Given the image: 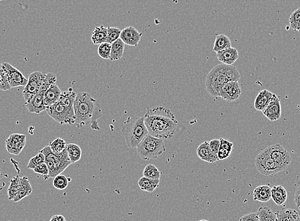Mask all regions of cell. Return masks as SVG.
Instances as JSON below:
<instances>
[{
    "mask_svg": "<svg viewBox=\"0 0 300 221\" xmlns=\"http://www.w3.org/2000/svg\"><path fill=\"white\" fill-rule=\"evenodd\" d=\"M144 120L149 134L162 140L172 139L178 124L174 114L164 106L147 109Z\"/></svg>",
    "mask_w": 300,
    "mask_h": 221,
    "instance_id": "1",
    "label": "cell"
},
{
    "mask_svg": "<svg viewBox=\"0 0 300 221\" xmlns=\"http://www.w3.org/2000/svg\"><path fill=\"white\" fill-rule=\"evenodd\" d=\"M75 125L78 128L89 126L93 130L99 131L98 120L103 115L101 105L88 93H78L74 102Z\"/></svg>",
    "mask_w": 300,
    "mask_h": 221,
    "instance_id": "2",
    "label": "cell"
},
{
    "mask_svg": "<svg viewBox=\"0 0 300 221\" xmlns=\"http://www.w3.org/2000/svg\"><path fill=\"white\" fill-rule=\"evenodd\" d=\"M240 79L239 71L235 66L222 63L210 71L205 82V87L210 96L218 98L219 93L226 84L239 82Z\"/></svg>",
    "mask_w": 300,
    "mask_h": 221,
    "instance_id": "3",
    "label": "cell"
},
{
    "mask_svg": "<svg viewBox=\"0 0 300 221\" xmlns=\"http://www.w3.org/2000/svg\"><path fill=\"white\" fill-rule=\"evenodd\" d=\"M77 93L69 88L68 91L62 93L58 101L54 104L46 107V111L54 121L63 125L64 124H74L75 114L74 102Z\"/></svg>",
    "mask_w": 300,
    "mask_h": 221,
    "instance_id": "4",
    "label": "cell"
},
{
    "mask_svg": "<svg viewBox=\"0 0 300 221\" xmlns=\"http://www.w3.org/2000/svg\"><path fill=\"white\" fill-rule=\"evenodd\" d=\"M126 146L135 148L148 135L144 117H128L122 130Z\"/></svg>",
    "mask_w": 300,
    "mask_h": 221,
    "instance_id": "5",
    "label": "cell"
},
{
    "mask_svg": "<svg viewBox=\"0 0 300 221\" xmlns=\"http://www.w3.org/2000/svg\"><path fill=\"white\" fill-rule=\"evenodd\" d=\"M44 154L45 163L49 169L50 178H54L70 166L72 163L68 155V149H66L62 153L55 154L50 149V146L44 147L40 151Z\"/></svg>",
    "mask_w": 300,
    "mask_h": 221,
    "instance_id": "6",
    "label": "cell"
},
{
    "mask_svg": "<svg viewBox=\"0 0 300 221\" xmlns=\"http://www.w3.org/2000/svg\"><path fill=\"white\" fill-rule=\"evenodd\" d=\"M136 149L140 158L149 161L158 158L164 153L166 147L164 140L148 134L138 145Z\"/></svg>",
    "mask_w": 300,
    "mask_h": 221,
    "instance_id": "7",
    "label": "cell"
},
{
    "mask_svg": "<svg viewBox=\"0 0 300 221\" xmlns=\"http://www.w3.org/2000/svg\"><path fill=\"white\" fill-rule=\"evenodd\" d=\"M254 162L256 169L263 176H273L278 172L284 171L282 167L270 157L266 148L258 154Z\"/></svg>",
    "mask_w": 300,
    "mask_h": 221,
    "instance_id": "8",
    "label": "cell"
},
{
    "mask_svg": "<svg viewBox=\"0 0 300 221\" xmlns=\"http://www.w3.org/2000/svg\"><path fill=\"white\" fill-rule=\"evenodd\" d=\"M46 74H47L46 73L36 71L29 75L28 79V81L24 86L22 93L25 101L30 100L34 94L38 93L39 89L45 81Z\"/></svg>",
    "mask_w": 300,
    "mask_h": 221,
    "instance_id": "9",
    "label": "cell"
},
{
    "mask_svg": "<svg viewBox=\"0 0 300 221\" xmlns=\"http://www.w3.org/2000/svg\"><path fill=\"white\" fill-rule=\"evenodd\" d=\"M266 149L270 157L276 161L284 170L288 169L292 159L290 154L284 147L280 144H274L268 147Z\"/></svg>",
    "mask_w": 300,
    "mask_h": 221,
    "instance_id": "10",
    "label": "cell"
},
{
    "mask_svg": "<svg viewBox=\"0 0 300 221\" xmlns=\"http://www.w3.org/2000/svg\"><path fill=\"white\" fill-rule=\"evenodd\" d=\"M45 91L39 89L38 93L28 101H25V107L32 114H38L46 111V107L44 104Z\"/></svg>",
    "mask_w": 300,
    "mask_h": 221,
    "instance_id": "11",
    "label": "cell"
},
{
    "mask_svg": "<svg viewBox=\"0 0 300 221\" xmlns=\"http://www.w3.org/2000/svg\"><path fill=\"white\" fill-rule=\"evenodd\" d=\"M242 94L238 82H230L226 84L219 93V97L228 102L238 100Z\"/></svg>",
    "mask_w": 300,
    "mask_h": 221,
    "instance_id": "12",
    "label": "cell"
},
{
    "mask_svg": "<svg viewBox=\"0 0 300 221\" xmlns=\"http://www.w3.org/2000/svg\"><path fill=\"white\" fill-rule=\"evenodd\" d=\"M3 64L8 71L9 82H10L12 88L26 86L28 79H26L19 70L14 67L8 63H4Z\"/></svg>",
    "mask_w": 300,
    "mask_h": 221,
    "instance_id": "13",
    "label": "cell"
},
{
    "mask_svg": "<svg viewBox=\"0 0 300 221\" xmlns=\"http://www.w3.org/2000/svg\"><path fill=\"white\" fill-rule=\"evenodd\" d=\"M142 33H140L134 27L129 26L122 30L120 38L124 44L137 47L142 40Z\"/></svg>",
    "mask_w": 300,
    "mask_h": 221,
    "instance_id": "14",
    "label": "cell"
},
{
    "mask_svg": "<svg viewBox=\"0 0 300 221\" xmlns=\"http://www.w3.org/2000/svg\"><path fill=\"white\" fill-rule=\"evenodd\" d=\"M262 114L270 121H276L280 118L282 109L280 98L274 94V97L268 105Z\"/></svg>",
    "mask_w": 300,
    "mask_h": 221,
    "instance_id": "15",
    "label": "cell"
},
{
    "mask_svg": "<svg viewBox=\"0 0 300 221\" xmlns=\"http://www.w3.org/2000/svg\"><path fill=\"white\" fill-rule=\"evenodd\" d=\"M216 58L222 64L232 65L239 58L238 51L234 47H229L216 52Z\"/></svg>",
    "mask_w": 300,
    "mask_h": 221,
    "instance_id": "16",
    "label": "cell"
},
{
    "mask_svg": "<svg viewBox=\"0 0 300 221\" xmlns=\"http://www.w3.org/2000/svg\"><path fill=\"white\" fill-rule=\"evenodd\" d=\"M274 94L264 89L258 94L254 101L255 109L258 111H263L274 97Z\"/></svg>",
    "mask_w": 300,
    "mask_h": 221,
    "instance_id": "17",
    "label": "cell"
},
{
    "mask_svg": "<svg viewBox=\"0 0 300 221\" xmlns=\"http://www.w3.org/2000/svg\"><path fill=\"white\" fill-rule=\"evenodd\" d=\"M62 93L61 89L56 84L50 86L44 94V104L46 107L54 104L58 101Z\"/></svg>",
    "mask_w": 300,
    "mask_h": 221,
    "instance_id": "18",
    "label": "cell"
},
{
    "mask_svg": "<svg viewBox=\"0 0 300 221\" xmlns=\"http://www.w3.org/2000/svg\"><path fill=\"white\" fill-rule=\"evenodd\" d=\"M32 187L30 183L28 178L24 176L20 179V188L18 191V195L16 196L13 201L18 202L24 199V198L28 197L32 193Z\"/></svg>",
    "mask_w": 300,
    "mask_h": 221,
    "instance_id": "19",
    "label": "cell"
},
{
    "mask_svg": "<svg viewBox=\"0 0 300 221\" xmlns=\"http://www.w3.org/2000/svg\"><path fill=\"white\" fill-rule=\"evenodd\" d=\"M253 199L255 201L266 203L272 199V188L268 185L258 186L254 190Z\"/></svg>",
    "mask_w": 300,
    "mask_h": 221,
    "instance_id": "20",
    "label": "cell"
},
{
    "mask_svg": "<svg viewBox=\"0 0 300 221\" xmlns=\"http://www.w3.org/2000/svg\"><path fill=\"white\" fill-rule=\"evenodd\" d=\"M287 199V191L282 186H274L272 188V199L278 206L285 204Z\"/></svg>",
    "mask_w": 300,
    "mask_h": 221,
    "instance_id": "21",
    "label": "cell"
},
{
    "mask_svg": "<svg viewBox=\"0 0 300 221\" xmlns=\"http://www.w3.org/2000/svg\"><path fill=\"white\" fill-rule=\"evenodd\" d=\"M124 43L121 39L118 38L112 43L110 60L112 61L120 60L124 56Z\"/></svg>",
    "mask_w": 300,
    "mask_h": 221,
    "instance_id": "22",
    "label": "cell"
},
{
    "mask_svg": "<svg viewBox=\"0 0 300 221\" xmlns=\"http://www.w3.org/2000/svg\"><path fill=\"white\" fill-rule=\"evenodd\" d=\"M278 221H300V216L298 211L292 209H282L278 212Z\"/></svg>",
    "mask_w": 300,
    "mask_h": 221,
    "instance_id": "23",
    "label": "cell"
},
{
    "mask_svg": "<svg viewBox=\"0 0 300 221\" xmlns=\"http://www.w3.org/2000/svg\"><path fill=\"white\" fill-rule=\"evenodd\" d=\"M108 27L101 25L96 27L92 33L91 40L94 45H100L101 43L106 42L107 38Z\"/></svg>",
    "mask_w": 300,
    "mask_h": 221,
    "instance_id": "24",
    "label": "cell"
},
{
    "mask_svg": "<svg viewBox=\"0 0 300 221\" xmlns=\"http://www.w3.org/2000/svg\"><path fill=\"white\" fill-rule=\"evenodd\" d=\"M160 180H154L143 176L138 181V186L140 190L146 191V192H154L158 187Z\"/></svg>",
    "mask_w": 300,
    "mask_h": 221,
    "instance_id": "25",
    "label": "cell"
},
{
    "mask_svg": "<svg viewBox=\"0 0 300 221\" xmlns=\"http://www.w3.org/2000/svg\"><path fill=\"white\" fill-rule=\"evenodd\" d=\"M232 47V41L228 36L224 34H218L214 40L213 51L218 52Z\"/></svg>",
    "mask_w": 300,
    "mask_h": 221,
    "instance_id": "26",
    "label": "cell"
},
{
    "mask_svg": "<svg viewBox=\"0 0 300 221\" xmlns=\"http://www.w3.org/2000/svg\"><path fill=\"white\" fill-rule=\"evenodd\" d=\"M260 221H278V213L268 207H260L257 212Z\"/></svg>",
    "mask_w": 300,
    "mask_h": 221,
    "instance_id": "27",
    "label": "cell"
},
{
    "mask_svg": "<svg viewBox=\"0 0 300 221\" xmlns=\"http://www.w3.org/2000/svg\"><path fill=\"white\" fill-rule=\"evenodd\" d=\"M69 159L72 163H75L80 160L82 156V150L80 147L74 144H70L66 147Z\"/></svg>",
    "mask_w": 300,
    "mask_h": 221,
    "instance_id": "28",
    "label": "cell"
},
{
    "mask_svg": "<svg viewBox=\"0 0 300 221\" xmlns=\"http://www.w3.org/2000/svg\"><path fill=\"white\" fill-rule=\"evenodd\" d=\"M12 89L9 82L8 71L3 63H0V89L3 91H8Z\"/></svg>",
    "mask_w": 300,
    "mask_h": 221,
    "instance_id": "29",
    "label": "cell"
},
{
    "mask_svg": "<svg viewBox=\"0 0 300 221\" xmlns=\"http://www.w3.org/2000/svg\"><path fill=\"white\" fill-rule=\"evenodd\" d=\"M220 145L219 139H214L209 142L210 163H214L218 161V154Z\"/></svg>",
    "mask_w": 300,
    "mask_h": 221,
    "instance_id": "30",
    "label": "cell"
},
{
    "mask_svg": "<svg viewBox=\"0 0 300 221\" xmlns=\"http://www.w3.org/2000/svg\"><path fill=\"white\" fill-rule=\"evenodd\" d=\"M20 179L19 176H16L10 180V186L8 190V199L10 200H14L18 195L20 188Z\"/></svg>",
    "mask_w": 300,
    "mask_h": 221,
    "instance_id": "31",
    "label": "cell"
},
{
    "mask_svg": "<svg viewBox=\"0 0 300 221\" xmlns=\"http://www.w3.org/2000/svg\"><path fill=\"white\" fill-rule=\"evenodd\" d=\"M143 176L154 180H160L161 173L153 164H149L144 168L143 171Z\"/></svg>",
    "mask_w": 300,
    "mask_h": 221,
    "instance_id": "32",
    "label": "cell"
},
{
    "mask_svg": "<svg viewBox=\"0 0 300 221\" xmlns=\"http://www.w3.org/2000/svg\"><path fill=\"white\" fill-rule=\"evenodd\" d=\"M197 155L200 160L210 162L209 142L206 141L200 145L197 149Z\"/></svg>",
    "mask_w": 300,
    "mask_h": 221,
    "instance_id": "33",
    "label": "cell"
},
{
    "mask_svg": "<svg viewBox=\"0 0 300 221\" xmlns=\"http://www.w3.org/2000/svg\"><path fill=\"white\" fill-rule=\"evenodd\" d=\"M49 146L52 151L55 154L62 153L68 147L66 142L61 138L55 139L54 141L50 143Z\"/></svg>",
    "mask_w": 300,
    "mask_h": 221,
    "instance_id": "34",
    "label": "cell"
},
{
    "mask_svg": "<svg viewBox=\"0 0 300 221\" xmlns=\"http://www.w3.org/2000/svg\"><path fill=\"white\" fill-rule=\"evenodd\" d=\"M26 141L17 143V144H10V143L6 142V150L8 153L14 155H19L25 146H26Z\"/></svg>",
    "mask_w": 300,
    "mask_h": 221,
    "instance_id": "35",
    "label": "cell"
},
{
    "mask_svg": "<svg viewBox=\"0 0 300 221\" xmlns=\"http://www.w3.org/2000/svg\"><path fill=\"white\" fill-rule=\"evenodd\" d=\"M68 179L66 176L60 174L54 177L53 186L57 190H64V189L68 187Z\"/></svg>",
    "mask_w": 300,
    "mask_h": 221,
    "instance_id": "36",
    "label": "cell"
},
{
    "mask_svg": "<svg viewBox=\"0 0 300 221\" xmlns=\"http://www.w3.org/2000/svg\"><path fill=\"white\" fill-rule=\"evenodd\" d=\"M110 50H112V43L104 42L98 46V54L104 59H110Z\"/></svg>",
    "mask_w": 300,
    "mask_h": 221,
    "instance_id": "37",
    "label": "cell"
},
{
    "mask_svg": "<svg viewBox=\"0 0 300 221\" xmlns=\"http://www.w3.org/2000/svg\"><path fill=\"white\" fill-rule=\"evenodd\" d=\"M121 29L115 27H108L107 38L106 42L112 43L120 38Z\"/></svg>",
    "mask_w": 300,
    "mask_h": 221,
    "instance_id": "38",
    "label": "cell"
},
{
    "mask_svg": "<svg viewBox=\"0 0 300 221\" xmlns=\"http://www.w3.org/2000/svg\"><path fill=\"white\" fill-rule=\"evenodd\" d=\"M45 156L42 153L39 151V153L34 156V157L30 159L27 168L28 169L34 170V168L40 163H45Z\"/></svg>",
    "mask_w": 300,
    "mask_h": 221,
    "instance_id": "39",
    "label": "cell"
},
{
    "mask_svg": "<svg viewBox=\"0 0 300 221\" xmlns=\"http://www.w3.org/2000/svg\"><path fill=\"white\" fill-rule=\"evenodd\" d=\"M290 27L294 31H298L299 23L300 22V8L296 9L290 15Z\"/></svg>",
    "mask_w": 300,
    "mask_h": 221,
    "instance_id": "40",
    "label": "cell"
},
{
    "mask_svg": "<svg viewBox=\"0 0 300 221\" xmlns=\"http://www.w3.org/2000/svg\"><path fill=\"white\" fill-rule=\"evenodd\" d=\"M56 81L57 79L56 75L52 73H48L47 74H46L45 81L44 82L42 86L40 87V89L46 91L52 85L56 84Z\"/></svg>",
    "mask_w": 300,
    "mask_h": 221,
    "instance_id": "41",
    "label": "cell"
},
{
    "mask_svg": "<svg viewBox=\"0 0 300 221\" xmlns=\"http://www.w3.org/2000/svg\"><path fill=\"white\" fill-rule=\"evenodd\" d=\"M34 173L36 174H40L45 177V179H48L50 178L49 177V169L46 163H40V164L36 166L33 170Z\"/></svg>",
    "mask_w": 300,
    "mask_h": 221,
    "instance_id": "42",
    "label": "cell"
},
{
    "mask_svg": "<svg viewBox=\"0 0 300 221\" xmlns=\"http://www.w3.org/2000/svg\"><path fill=\"white\" fill-rule=\"evenodd\" d=\"M26 135L14 133V134L11 135L10 137L6 140V142L10 143V144H17V143L26 141Z\"/></svg>",
    "mask_w": 300,
    "mask_h": 221,
    "instance_id": "43",
    "label": "cell"
},
{
    "mask_svg": "<svg viewBox=\"0 0 300 221\" xmlns=\"http://www.w3.org/2000/svg\"><path fill=\"white\" fill-rule=\"evenodd\" d=\"M240 221H260L257 213L246 214L240 219Z\"/></svg>",
    "mask_w": 300,
    "mask_h": 221,
    "instance_id": "44",
    "label": "cell"
},
{
    "mask_svg": "<svg viewBox=\"0 0 300 221\" xmlns=\"http://www.w3.org/2000/svg\"><path fill=\"white\" fill-rule=\"evenodd\" d=\"M219 140H220V148H222L224 149H226V150L232 152L233 146H234L232 142L228 141L227 140L224 139H222V138H220V139Z\"/></svg>",
    "mask_w": 300,
    "mask_h": 221,
    "instance_id": "45",
    "label": "cell"
},
{
    "mask_svg": "<svg viewBox=\"0 0 300 221\" xmlns=\"http://www.w3.org/2000/svg\"><path fill=\"white\" fill-rule=\"evenodd\" d=\"M232 152L226 150V149H224L222 148H219V150L218 152V160H225L226 159H228L230 157V154H232Z\"/></svg>",
    "mask_w": 300,
    "mask_h": 221,
    "instance_id": "46",
    "label": "cell"
},
{
    "mask_svg": "<svg viewBox=\"0 0 300 221\" xmlns=\"http://www.w3.org/2000/svg\"><path fill=\"white\" fill-rule=\"evenodd\" d=\"M294 201L295 205H296V206L298 208L300 206V186H299L298 187L296 188V191H295Z\"/></svg>",
    "mask_w": 300,
    "mask_h": 221,
    "instance_id": "47",
    "label": "cell"
},
{
    "mask_svg": "<svg viewBox=\"0 0 300 221\" xmlns=\"http://www.w3.org/2000/svg\"><path fill=\"white\" fill-rule=\"evenodd\" d=\"M50 221H66V218L62 215H55L52 216L50 220Z\"/></svg>",
    "mask_w": 300,
    "mask_h": 221,
    "instance_id": "48",
    "label": "cell"
},
{
    "mask_svg": "<svg viewBox=\"0 0 300 221\" xmlns=\"http://www.w3.org/2000/svg\"><path fill=\"white\" fill-rule=\"evenodd\" d=\"M298 31L300 33V22L299 23L298 27V31Z\"/></svg>",
    "mask_w": 300,
    "mask_h": 221,
    "instance_id": "49",
    "label": "cell"
},
{
    "mask_svg": "<svg viewBox=\"0 0 300 221\" xmlns=\"http://www.w3.org/2000/svg\"><path fill=\"white\" fill-rule=\"evenodd\" d=\"M299 210L300 211V206L298 207Z\"/></svg>",
    "mask_w": 300,
    "mask_h": 221,
    "instance_id": "50",
    "label": "cell"
},
{
    "mask_svg": "<svg viewBox=\"0 0 300 221\" xmlns=\"http://www.w3.org/2000/svg\"><path fill=\"white\" fill-rule=\"evenodd\" d=\"M0 1H4V0H0Z\"/></svg>",
    "mask_w": 300,
    "mask_h": 221,
    "instance_id": "51",
    "label": "cell"
}]
</instances>
